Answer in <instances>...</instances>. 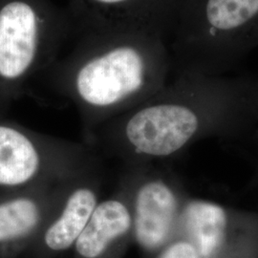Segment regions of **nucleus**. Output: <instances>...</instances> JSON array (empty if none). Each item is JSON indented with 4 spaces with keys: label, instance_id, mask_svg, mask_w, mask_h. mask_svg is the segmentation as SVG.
Here are the masks:
<instances>
[{
    "label": "nucleus",
    "instance_id": "nucleus-1",
    "mask_svg": "<svg viewBox=\"0 0 258 258\" xmlns=\"http://www.w3.org/2000/svg\"><path fill=\"white\" fill-rule=\"evenodd\" d=\"M258 119V81L172 70L147 101L105 121L85 138L124 166L177 156L197 142L227 137Z\"/></svg>",
    "mask_w": 258,
    "mask_h": 258
},
{
    "label": "nucleus",
    "instance_id": "nucleus-2",
    "mask_svg": "<svg viewBox=\"0 0 258 258\" xmlns=\"http://www.w3.org/2000/svg\"><path fill=\"white\" fill-rule=\"evenodd\" d=\"M72 37L73 49L43 75L74 104L85 138L160 91L172 74L169 41L156 32L102 28Z\"/></svg>",
    "mask_w": 258,
    "mask_h": 258
},
{
    "label": "nucleus",
    "instance_id": "nucleus-3",
    "mask_svg": "<svg viewBox=\"0 0 258 258\" xmlns=\"http://www.w3.org/2000/svg\"><path fill=\"white\" fill-rule=\"evenodd\" d=\"M169 48L172 70L228 74L258 48V0H184Z\"/></svg>",
    "mask_w": 258,
    "mask_h": 258
},
{
    "label": "nucleus",
    "instance_id": "nucleus-4",
    "mask_svg": "<svg viewBox=\"0 0 258 258\" xmlns=\"http://www.w3.org/2000/svg\"><path fill=\"white\" fill-rule=\"evenodd\" d=\"M72 25L54 0H0V110L60 56Z\"/></svg>",
    "mask_w": 258,
    "mask_h": 258
},
{
    "label": "nucleus",
    "instance_id": "nucleus-5",
    "mask_svg": "<svg viewBox=\"0 0 258 258\" xmlns=\"http://www.w3.org/2000/svg\"><path fill=\"white\" fill-rule=\"evenodd\" d=\"M89 145L0 119V194L55 184L97 166Z\"/></svg>",
    "mask_w": 258,
    "mask_h": 258
},
{
    "label": "nucleus",
    "instance_id": "nucleus-6",
    "mask_svg": "<svg viewBox=\"0 0 258 258\" xmlns=\"http://www.w3.org/2000/svg\"><path fill=\"white\" fill-rule=\"evenodd\" d=\"M120 180L128 191L133 243L143 258H154L178 238L189 195L176 176L153 164L125 166Z\"/></svg>",
    "mask_w": 258,
    "mask_h": 258
},
{
    "label": "nucleus",
    "instance_id": "nucleus-7",
    "mask_svg": "<svg viewBox=\"0 0 258 258\" xmlns=\"http://www.w3.org/2000/svg\"><path fill=\"white\" fill-rule=\"evenodd\" d=\"M178 238L199 258H258V212L189 196Z\"/></svg>",
    "mask_w": 258,
    "mask_h": 258
},
{
    "label": "nucleus",
    "instance_id": "nucleus-8",
    "mask_svg": "<svg viewBox=\"0 0 258 258\" xmlns=\"http://www.w3.org/2000/svg\"><path fill=\"white\" fill-rule=\"evenodd\" d=\"M102 184L98 166L68 179L44 228L25 254L30 258H58L72 250L101 201Z\"/></svg>",
    "mask_w": 258,
    "mask_h": 258
},
{
    "label": "nucleus",
    "instance_id": "nucleus-9",
    "mask_svg": "<svg viewBox=\"0 0 258 258\" xmlns=\"http://www.w3.org/2000/svg\"><path fill=\"white\" fill-rule=\"evenodd\" d=\"M72 37L111 27H138L170 40L184 0H65Z\"/></svg>",
    "mask_w": 258,
    "mask_h": 258
},
{
    "label": "nucleus",
    "instance_id": "nucleus-10",
    "mask_svg": "<svg viewBox=\"0 0 258 258\" xmlns=\"http://www.w3.org/2000/svg\"><path fill=\"white\" fill-rule=\"evenodd\" d=\"M67 180L0 194V258H18L27 252L54 211Z\"/></svg>",
    "mask_w": 258,
    "mask_h": 258
},
{
    "label": "nucleus",
    "instance_id": "nucleus-11",
    "mask_svg": "<svg viewBox=\"0 0 258 258\" xmlns=\"http://www.w3.org/2000/svg\"><path fill=\"white\" fill-rule=\"evenodd\" d=\"M132 243L128 191L120 180L114 192L98 204L72 250L74 258H123Z\"/></svg>",
    "mask_w": 258,
    "mask_h": 258
},
{
    "label": "nucleus",
    "instance_id": "nucleus-12",
    "mask_svg": "<svg viewBox=\"0 0 258 258\" xmlns=\"http://www.w3.org/2000/svg\"><path fill=\"white\" fill-rule=\"evenodd\" d=\"M154 258H199L194 247L183 238H177Z\"/></svg>",
    "mask_w": 258,
    "mask_h": 258
},
{
    "label": "nucleus",
    "instance_id": "nucleus-13",
    "mask_svg": "<svg viewBox=\"0 0 258 258\" xmlns=\"http://www.w3.org/2000/svg\"><path fill=\"white\" fill-rule=\"evenodd\" d=\"M254 180L258 181V166L257 168H256V173H255V176H254Z\"/></svg>",
    "mask_w": 258,
    "mask_h": 258
}]
</instances>
